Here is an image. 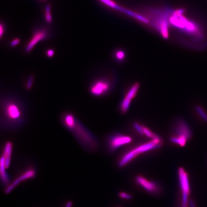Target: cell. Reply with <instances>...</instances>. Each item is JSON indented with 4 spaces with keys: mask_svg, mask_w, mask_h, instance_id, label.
<instances>
[{
    "mask_svg": "<svg viewBox=\"0 0 207 207\" xmlns=\"http://www.w3.org/2000/svg\"><path fill=\"white\" fill-rule=\"evenodd\" d=\"M188 203H189V205L190 207H196L195 205L194 202H193L192 200H189L188 201Z\"/></svg>",
    "mask_w": 207,
    "mask_h": 207,
    "instance_id": "29",
    "label": "cell"
},
{
    "mask_svg": "<svg viewBox=\"0 0 207 207\" xmlns=\"http://www.w3.org/2000/svg\"><path fill=\"white\" fill-rule=\"evenodd\" d=\"M36 174V170L34 167H29L28 169L24 171L23 172L20 174L13 182L11 183L5 189V193L9 194L12 192L20 183L26 181V180L34 178Z\"/></svg>",
    "mask_w": 207,
    "mask_h": 207,
    "instance_id": "6",
    "label": "cell"
},
{
    "mask_svg": "<svg viewBox=\"0 0 207 207\" xmlns=\"http://www.w3.org/2000/svg\"><path fill=\"white\" fill-rule=\"evenodd\" d=\"M4 160L1 158L0 161V174L2 183L5 187H7L11 184V180L7 173L6 172Z\"/></svg>",
    "mask_w": 207,
    "mask_h": 207,
    "instance_id": "14",
    "label": "cell"
},
{
    "mask_svg": "<svg viewBox=\"0 0 207 207\" xmlns=\"http://www.w3.org/2000/svg\"><path fill=\"white\" fill-rule=\"evenodd\" d=\"M142 130L144 131V135H145L147 137L151 138L152 140L162 139L159 136L155 134L154 132H152L150 129L143 125H142Z\"/></svg>",
    "mask_w": 207,
    "mask_h": 207,
    "instance_id": "18",
    "label": "cell"
},
{
    "mask_svg": "<svg viewBox=\"0 0 207 207\" xmlns=\"http://www.w3.org/2000/svg\"><path fill=\"white\" fill-rule=\"evenodd\" d=\"M140 84L138 83H135V84L131 86L130 88L129 89L125 97L126 98L132 100V99L134 98L136 96V94H137L138 90L139 89Z\"/></svg>",
    "mask_w": 207,
    "mask_h": 207,
    "instance_id": "15",
    "label": "cell"
},
{
    "mask_svg": "<svg viewBox=\"0 0 207 207\" xmlns=\"http://www.w3.org/2000/svg\"><path fill=\"white\" fill-rule=\"evenodd\" d=\"M154 26L164 38L167 39L169 38V22L165 18L155 21Z\"/></svg>",
    "mask_w": 207,
    "mask_h": 207,
    "instance_id": "10",
    "label": "cell"
},
{
    "mask_svg": "<svg viewBox=\"0 0 207 207\" xmlns=\"http://www.w3.org/2000/svg\"><path fill=\"white\" fill-rule=\"evenodd\" d=\"M46 55L49 58H51L54 55V51L53 49H49L46 51Z\"/></svg>",
    "mask_w": 207,
    "mask_h": 207,
    "instance_id": "26",
    "label": "cell"
},
{
    "mask_svg": "<svg viewBox=\"0 0 207 207\" xmlns=\"http://www.w3.org/2000/svg\"><path fill=\"white\" fill-rule=\"evenodd\" d=\"M112 83L107 77L101 78L93 82L90 86V91L93 96H101L107 94L112 88Z\"/></svg>",
    "mask_w": 207,
    "mask_h": 207,
    "instance_id": "5",
    "label": "cell"
},
{
    "mask_svg": "<svg viewBox=\"0 0 207 207\" xmlns=\"http://www.w3.org/2000/svg\"><path fill=\"white\" fill-rule=\"evenodd\" d=\"M20 42V39H19V38H15V39H13V40L11 41V46L12 47H16V46H17L18 44H19Z\"/></svg>",
    "mask_w": 207,
    "mask_h": 207,
    "instance_id": "24",
    "label": "cell"
},
{
    "mask_svg": "<svg viewBox=\"0 0 207 207\" xmlns=\"http://www.w3.org/2000/svg\"><path fill=\"white\" fill-rule=\"evenodd\" d=\"M61 123L76 138L82 147L88 152H94L99 148L96 136L85 127L71 113H65L61 117Z\"/></svg>",
    "mask_w": 207,
    "mask_h": 207,
    "instance_id": "1",
    "label": "cell"
},
{
    "mask_svg": "<svg viewBox=\"0 0 207 207\" xmlns=\"http://www.w3.org/2000/svg\"><path fill=\"white\" fill-rule=\"evenodd\" d=\"M100 1L104 3L105 5H107V6L116 9L118 5H117L112 0H99Z\"/></svg>",
    "mask_w": 207,
    "mask_h": 207,
    "instance_id": "21",
    "label": "cell"
},
{
    "mask_svg": "<svg viewBox=\"0 0 207 207\" xmlns=\"http://www.w3.org/2000/svg\"><path fill=\"white\" fill-rule=\"evenodd\" d=\"M136 181L138 184L151 194H158L161 191L160 187L156 182L149 181L140 175L136 177Z\"/></svg>",
    "mask_w": 207,
    "mask_h": 207,
    "instance_id": "8",
    "label": "cell"
},
{
    "mask_svg": "<svg viewBox=\"0 0 207 207\" xmlns=\"http://www.w3.org/2000/svg\"><path fill=\"white\" fill-rule=\"evenodd\" d=\"M179 177L180 184L182 192H189V187L188 183L187 174L184 171V169L180 168L179 169Z\"/></svg>",
    "mask_w": 207,
    "mask_h": 207,
    "instance_id": "13",
    "label": "cell"
},
{
    "mask_svg": "<svg viewBox=\"0 0 207 207\" xmlns=\"http://www.w3.org/2000/svg\"><path fill=\"white\" fill-rule=\"evenodd\" d=\"M43 1H45V0H43Z\"/></svg>",
    "mask_w": 207,
    "mask_h": 207,
    "instance_id": "30",
    "label": "cell"
},
{
    "mask_svg": "<svg viewBox=\"0 0 207 207\" xmlns=\"http://www.w3.org/2000/svg\"><path fill=\"white\" fill-rule=\"evenodd\" d=\"M3 121L4 129H15L22 126L24 122L22 107L16 102L10 100L3 105Z\"/></svg>",
    "mask_w": 207,
    "mask_h": 207,
    "instance_id": "2",
    "label": "cell"
},
{
    "mask_svg": "<svg viewBox=\"0 0 207 207\" xmlns=\"http://www.w3.org/2000/svg\"><path fill=\"white\" fill-rule=\"evenodd\" d=\"M114 57L115 58L116 61L119 62H122L126 58V54L122 49H117L115 51Z\"/></svg>",
    "mask_w": 207,
    "mask_h": 207,
    "instance_id": "17",
    "label": "cell"
},
{
    "mask_svg": "<svg viewBox=\"0 0 207 207\" xmlns=\"http://www.w3.org/2000/svg\"><path fill=\"white\" fill-rule=\"evenodd\" d=\"M13 151V144L11 142L8 141L5 142L3 146V151L1 158H3L5 162V166L6 169L9 168L10 165L11 160Z\"/></svg>",
    "mask_w": 207,
    "mask_h": 207,
    "instance_id": "11",
    "label": "cell"
},
{
    "mask_svg": "<svg viewBox=\"0 0 207 207\" xmlns=\"http://www.w3.org/2000/svg\"><path fill=\"white\" fill-rule=\"evenodd\" d=\"M131 141L132 138L130 137L117 132L107 137L106 146L109 152L113 153L120 147L130 143Z\"/></svg>",
    "mask_w": 207,
    "mask_h": 207,
    "instance_id": "4",
    "label": "cell"
},
{
    "mask_svg": "<svg viewBox=\"0 0 207 207\" xmlns=\"http://www.w3.org/2000/svg\"><path fill=\"white\" fill-rule=\"evenodd\" d=\"M131 100L126 98V97H124L123 100H122L120 103V110L122 114H126L127 112L130 107V103Z\"/></svg>",
    "mask_w": 207,
    "mask_h": 207,
    "instance_id": "16",
    "label": "cell"
},
{
    "mask_svg": "<svg viewBox=\"0 0 207 207\" xmlns=\"http://www.w3.org/2000/svg\"><path fill=\"white\" fill-rule=\"evenodd\" d=\"M45 18L47 22L48 23H51L52 21V16L51 15V5H47L45 11Z\"/></svg>",
    "mask_w": 207,
    "mask_h": 207,
    "instance_id": "20",
    "label": "cell"
},
{
    "mask_svg": "<svg viewBox=\"0 0 207 207\" xmlns=\"http://www.w3.org/2000/svg\"><path fill=\"white\" fill-rule=\"evenodd\" d=\"M175 135L173 136L189 140L192 136V132L187 123L183 119H178L173 127Z\"/></svg>",
    "mask_w": 207,
    "mask_h": 207,
    "instance_id": "7",
    "label": "cell"
},
{
    "mask_svg": "<svg viewBox=\"0 0 207 207\" xmlns=\"http://www.w3.org/2000/svg\"><path fill=\"white\" fill-rule=\"evenodd\" d=\"M5 32V28L3 26V25L2 24H1V26H0V35H1V37L2 38L3 35V33Z\"/></svg>",
    "mask_w": 207,
    "mask_h": 207,
    "instance_id": "27",
    "label": "cell"
},
{
    "mask_svg": "<svg viewBox=\"0 0 207 207\" xmlns=\"http://www.w3.org/2000/svg\"><path fill=\"white\" fill-rule=\"evenodd\" d=\"M162 144L163 142L162 139L152 140L151 142L137 147L122 157L118 164L119 167H123L138 155H140L142 153L160 148L162 146Z\"/></svg>",
    "mask_w": 207,
    "mask_h": 207,
    "instance_id": "3",
    "label": "cell"
},
{
    "mask_svg": "<svg viewBox=\"0 0 207 207\" xmlns=\"http://www.w3.org/2000/svg\"><path fill=\"white\" fill-rule=\"evenodd\" d=\"M133 127L141 135H144V131L142 130V125H140L137 122H134L133 124Z\"/></svg>",
    "mask_w": 207,
    "mask_h": 207,
    "instance_id": "22",
    "label": "cell"
},
{
    "mask_svg": "<svg viewBox=\"0 0 207 207\" xmlns=\"http://www.w3.org/2000/svg\"><path fill=\"white\" fill-rule=\"evenodd\" d=\"M48 36V33L45 29H40L36 31L34 34L32 38L29 41L25 48L26 52H30L35 46L41 41L46 39Z\"/></svg>",
    "mask_w": 207,
    "mask_h": 207,
    "instance_id": "9",
    "label": "cell"
},
{
    "mask_svg": "<svg viewBox=\"0 0 207 207\" xmlns=\"http://www.w3.org/2000/svg\"><path fill=\"white\" fill-rule=\"evenodd\" d=\"M196 110L200 117L205 122H207V115L203 110L202 108L200 106H197L196 107Z\"/></svg>",
    "mask_w": 207,
    "mask_h": 207,
    "instance_id": "19",
    "label": "cell"
},
{
    "mask_svg": "<svg viewBox=\"0 0 207 207\" xmlns=\"http://www.w3.org/2000/svg\"><path fill=\"white\" fill-rule=\"evenodd\" d=\"M73 204V202L71 201H68L66 203L65 207H71Z\"/></svg>",
    "mask_w": 207,
    "mask_h": 207,
    "instance_id": "28",
    "label": "cell"
},
{
    "mask_svg": "<svg viewBox=\"0 0 207 207\" xmlns=\"http://www.w3.org/2000/svg\"><path fill=\"white\" fill-rule=\"evenodd\" d=\"M116 10L119 11L120 12H122L123 13H125L126 15L131 16L132 18H134L135 19H137L138 20L140 21L141 22H143L144 23L148 24L149 23V20L148 18H145L144 16H142V15L139 13L133 12L132 11L129 10L127 9H125L124 8L122 7L121 6L118 5Z\"/></svg>",
    "mask_w": 207,
    "mask_h": 207,
    "instance_id": "12",
    "label": "cell"
},
{
    "mask_svg": "<svg viewBox=\"0 0 207 207\" xmlns=\"http://www.w3.org/2000/svg\"><path fill=\"white\" fill-rule=\"evenodd\" d=\"M33 82V77H31L28 79V83L26 84V88L28 89H30L31 88V86L32 85V83Z\"/></svg>",
    "mask_w": 207,
    "mask_h": 207,
    "instance_id": "25",
    "label": "cell"
},
{
    "mask_svg": "<svg viewBox=\"0 0 207 207\" xmlns=\"http://www.w3.org/2000/svg\"><path fill=\"white\" fill-rule=\"evenodd\" d=\"M119 196L122 198H124V199H127V200H131V199L132 196L130 194H127L126 193L123 192H120L119 193Z\"/></svg>",
    "mask_w": 207,
    "mask_h": 207,
    "instance_id": "23",
    "label": "cell"
}]
</instances>
